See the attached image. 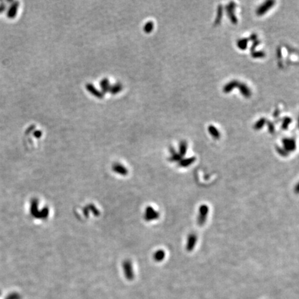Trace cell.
Listing matches in <instances>:
<instances>
[{
    "mask_svg": "<svg viewBox=\"0 0 299 299\" xmlns=\"http://www.w3.org/2000/svg\"><path fill=\"white\" fill-rule=\"evenodd\" d=\"M291 123H292V119H291V118H289V117L284 118L283 120H282V126H281L282 130H287L288 127H289V125L291 124Z\"/></svg>",
    "mask_w": 299,
    "mask_h": 299,
    "instance_id": "cell-12",
    "label": "cell"
},
{
    "mask_svg": "<svg viewBox=\"0 0 299 299\" xmlns=\"http://www.w3.org/2000/svg\"><path fill=\"white\" fill-rule=\"evenodd\" d=\"M249 40L247 38H242L237 42V46L241 50H245L247 47Z\"/></svg>",
    "mask_w": 299,
    "mask_h": 299,
    "instance_id": "cell-9",
    "label": "cell"
},
{
    "mask_svg": "<svg viewBox=\"0 0 299 299\" xmlns=\"http://www.w3.org/2000/svg\"><path fill=\"white\" fill-rule=\"evenodd\" d=\"M238 89L240 90L241 94H242L244 97L247 98L251 97V89L249 88L248 86L246 85L240 83L239 85H238Z\"/></svg>",
    "mask_w": 299,
    "mask_h": 299,
    "instance_id": "cell-5",
    "label": "cell"
},
{
    "mask_svg": "<svg viewBox=\"0 0 299 299\" xmlns=\"http://www.w3.org/2000/svg\"><path fill=\"white\" fill-rule=\"evenodd\" d=\"M249 39L253 40V41H256V40H257V35L256 34H252L250 36V38H249Z\"/></svg>",
    "mask_w": 299,
    "mask_h": 299,
    "instance_id": "cell-19",
    "label": "cell"
},
{
    "mask_svg": "<svg viewBox=\"0 0 299 299\" xmlns=\"http://www.w3.org/2000/svg\"><path fill=\"white\" fill-rule=\"evenodd\" d=\"M186 149H187V145H186V142H183L180 145V152L182 156L184 155L185 153L186 152Z\"/></svg>",
    "mask_w": 299,
    "mask_h": 299,
    "instance_id": "cell-16",
    "label": "cell"
},
{
    "mask_svg": "<svg viewBox=\"0 0 299 299\" xmlns=\"http://www.w3.org/2000/svg\"><path fill=\"white\" fill-rule=\"evenodd\" d=\"M259 44H260V41H258V40H256V41H254V43H253V45H252L251 48V51H252V52L254 51V49H256V46H257Z\"/></svg>",
    "mask_w": 299,
    "mask_h": 299,
    "instance_id": "cell-18",
    "label": "cell"
},
{
    "mask_svg": "<svg viewBox=\"0 0 299 299\" xmlns=\"http://www.w3.org/2000/svg\"><path fill=\"white\" fill-rule=\"evenodd\" d=\"M265 123H266V119L265 118H261V119H260L256 123H255L254 125V129L256 130H259L263 128V126L265 125Z\"/></svg>",
    "mask_w": 299,
    "mask_h": 299,
    "instance_id": "cell-11",
    "label": "cell"
},
{
    "mask_svg": "<svg viewBox=\"0 0 299 299\" xmlns=\"http://www.w3.org/2000/svg\"><path fill=\"white\" fill-rule=\"evenodd\" d=\"M208 130L210 135L212 136L215 139H219L220 138V133H219V130L215 127V126L209 125L208 128Z\"/></svg>",
    "mask_w": 299,
    "mask_h": 299,
    "instance_id": "cell-8",
    "label": "cell"
},
{
    "mask_svg": "<svg viewBox=\"0 0 299 299\" xmlns=\"http://www.w3.org/2000/svg\"><path fill=\"white\" fill-rule=\"evenodd\" d=\"M208 213V207L207 206V205L201 206V207L199 208V217H198V219H197L199 225L200 226L204 225L206 222V220H207Z\"/></svg>",
    "mask_w": 299,
    "mask_h": 299,
    "instance_id": "cell-4",
    "label": "cell"
},
{
    "mask_svg": "<svg viewBox=\"0 0 299 299\" xmlns=\"http://www.w3.org/2000/svg\"><path fill=\"white\" fill-rule=\"evenodd\" d=\"M268 124V127H269V132L271 133H273L274 132V130H275V128H274V125L272 123H267Z\"/></svg>",
    "mask_w": 299,
    "mask_h": 299,
    "instance_id": "cell-17",
    "label": "cell"
},
{
    "mask_svg": "<svg viewBox=\"0 0 299 299\" xmlns=\"http://www.w3.org/2000/svg\"><path fill=\"white\" fill-rule=\"evenodd\" d=\"M195 160V158H194V157L187 159H186L184 161H182V163H181V164H182V165L183 166H188V165H190V164H191L192 163H193Z\"/></svg>",
    "mask_w": 299,
    "mask_h": 299,
    "instance_id": "cell-15",
    "label": "cell"
},
{
    "mask_svg": "<svg viewBox=\"0 0 299 299\" xmlns=\"http://www.w3.org/2000/svg\"><path fill=\"white\" fill-rule=\"evenodd\" d=\"M222 15H223V8H222L221 5H219L218 8V12H217V15L215 20V25H218V24L220 23L222 18Z\"/></svg>",
    "mask_w": 299,
    "mask_h": 299,
    "instance_id": "cell-10",
    "label": "cell"
},
{
    "mask_svg": "<svg viewBox=\"0 0 299 299\" xmlns=\"http://www.w3.org/2000/svg\"><path fill=\"white\" fill-rule=\"evenodd\" d=\"M298 127H299V119H298Z\"/></svg>",
    "mask_w": 299,
    "mask_h": 299,
    "instance_id": "cell-21",
    "label": "cell"
},
{
    "mask_svg": "<svg viewBox=\"0 0 299 299\" xmlns=\"http://www.w3.org/2000/svg\"><path fill=\"white\" fill-rule=\"evenodd\" d=\"M235 6H236V5H235V3L234 2H230V3L228 5H226V6L227 15H228L230 20H231V22L234 24H236L238 23V19L236 17H235V15L234 13V10L235 9Z\"/></svg>",
    "mask_w": 299,
    "mask_h": 299,
    "instance_id": "cell-2",
    "label": "cell"
},
{
    "mask_svg": "<svg viewBox=\"0 0 299 299\" xmlns=\"http://www.w3.org/2000/svg\"><path fill=\"white\" fill-rule=\"evenodd\" d=\"M283 148L287 152H293L296 150V141L292 138H284L282 140Z\"/></svg>",
    "mask_w": 299,
    "mask_h": 299,
    "instance_id": "cell-3",
    "label": "cell"
},
{
    "mask_svg": "<svg viewBox=\"0 0 299 299\" xmlns=\"http://www.w3.org/2000/svg\"><path fill=\"white\" fill-rule=\"evenodd\" d=\"M275 3H276L275 1H273V0H268V1L265 2L264 3L262 4L257 9L256 14L259 16H261L265 14L266 13H267L269 10L271 9V8L273 6V5L275 4Z\"/></svg>",
    "mask_w": 299,
    "mask_h": 299,
    "instance_id": "cell-1",
    "label": "cell"
},
{
    "mask_svg": "<svg viewBox=\"0 0 299 299\" xmlns=\"http://www.w3.org/2000/svg\"><path fill=\"white\" fill-rule=\"evenodd\" d=\"M251 56L254 58H262V57H265V53L262 51H253L251 53Z\"/></svg>",
    "mask_w": 299,
    "mask_h": 299,
    "instance_id": "cell-13",
    "label": "cell"
},
{
    "mask_svg": "<svg viewBox=\"0 0 299 299\" xmlns=\"http://www.w3.org/2000/svg\"><path fill=\"white\" fill-rule=\"evenodd\" d=\"M276 148V151L278 152V154L281 156H282V157H287L288 155H289V152H287L283 148L277 146Z\"/></svg>",
    "mask_w": 299,
    "mask_h": 299,
    "instance_id": "cell-14",
    "label": "cell"
},
{
    "mask_svg": "<svg viewBox=\"0 0 299 299\" xmlns=\"http://www.w3.org/2000/svg\"><path fill=\"white\" fill-rule=\"evenodd\" d=\"M197 242V236L195 234H191L189 235L188 239L187 249L188 251H192L195 247Z\"/></svg>",
    "mask_w": 299,
    "mask_h": 299,
    "instance_id": "cell-7",
    "label": "cell"
},
{
    "mask_svg": "<svg viewBox=\"0 0 299 299\" xmlns=\"http://www.w3.org/2000/svg\"><path fill=\"white\" fill-rule=\"evenodd\" d=\"M239 82L237 81H230L229 83L226 84L224 85L223 88V92L226 94H229V93L233 91L235 88L238 87V85H239Z\"/></svg>",
    "mask_w": 299,
    "mask_h": 299,
    "instance_id": "cell-6",
    "label": "cell"
},
{
    "mask_svg": "<svg viewBox=\"0 0 299 299\" xmlns=\"http://www.w3.org/2000/svg\"><path fill=\"white\" fill-rule=\"evenodd\" d=\"M294 191H295L296 193H299V182L297 183V184H296Z\"/></svg>",
    "mask_w": 299,
    "mask_h": 299,
    "instance_id": "cell-20",
    "label": "cell"
}]
</instances>
